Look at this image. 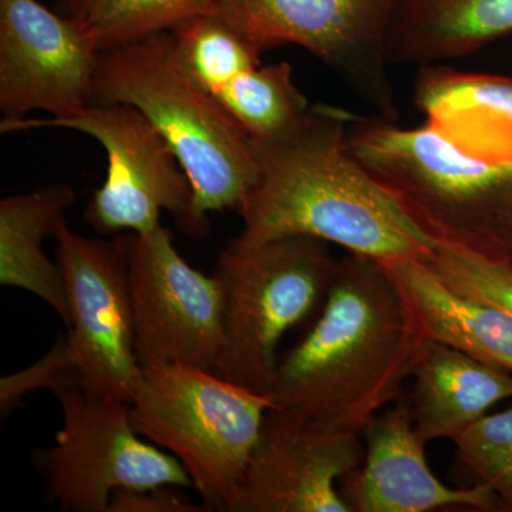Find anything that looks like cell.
<instances>
[{
	"mask_svg": "<svg viewBox=\"0 0 512 512\" xmlns=\"http://www.w3.org/2000/svg\"><path fill=\"white\" fill-rule=\"evenodd\" d=\"M409 396L421 439L457 440L494 404L512 399V375L461 350L427 339Z\"/></svg>",
	"mask_w": 512,
	"mask_h": 512,
	"instance_id": "cell-16",
	"label": "cell"
},
{
	"mask_svg": "<svg viewBox=\"0 0 512 512\" xmlns=\"http://www.w3.org/2000/svg\"><path fill=\"white\" fill-rule=\"evenodd\" d=\"M100 49L76 20L39 0H0V111L67 117L94 99Z\"/></svg>",
	"mask_w": 512,
	"mask_h": 512,
	"instance_id": "cell-12",
	"label": "cell"
},
{
	"mask_svg": "<svg viewBox=\"0 0 512 512\" xmlns=\"http://www.w3.org/2000/svg\"><path fill=\"white\" fill-rule=\"evenodd\" d=\"M457 457L512 511V406L485 416L457 440Z\"/></svg>",
	"mask_w": 512,
	"mask_h": 512,
	"instance_id": "cell-23",
	"label": "cell"
},
{
	"mask_svg": "<svg viewBox=\"0 0 512 512\" xmlns=\"http://www.w3.org/2000/svg\"><path fill=\"white\" fill-rule=\"evenodd\" d=\"M63 15L76 20L101 50L210 12L212 0H62Z\"/></svg>",
	"mask_w": 512,
	"mask_h": 512,
	"instance_id": "cell-21",
	"label": "cell"
},
{
	"mask_svg": "<svg viewBox=\"0 0 512 512\" xmlns=\"http://www.w3.org/2000/svg\"><path fill=\"white\" fill-rule=\"evenodd\" d=\"M70 322L67 342L80 387L94 397L131 403L143 367L137 359L127 262L116 238L83 237L67 221L56 232Z\"/></svg>",
	"mask_w": 512,
	"mask_h": 512,
	"instance_id": "cell-11",
	"label": "cell"
},
{
	"mask_svg": "<svg viewBox=\"0 0 512 512\" xmlns=\"http://www.w3.org/2000/svg\"><path fill=\"white\" fill-rule=\"evenodd\" d=\"M360 439L274 407L225 511L350 512L338 485L362 464Z\"/></svg>",
	"mask_w": 512,
	"mask_h": 512,
	"instance_id": "cell-13",
	"label": "cell"
},
{
	"mask_svg": "<svg viewBox=\"0 0 512 512\" xmlns=\"http://www.w3.org/2000/svg\"><path fill=\"white\" fill-rule=\"evenodd\" d=\"M362 464L339 484L350 512H429L443 508L504 510L488 485L451 488L426 461V441L414 427L409 397L379 413L362 431Z\"/></svg>",
	"mask_w": 512,
	"mask_h": 512,
	"instance_id": "cell-14",
	"label": "cell"
},
{
	"mask_svg": "<svg viewBox=\"0 0 512 512\" xmlns=\"http://www.w3.org/2000/svg\"><path fill=\"white\" fill-rule=\"evenodd\" d=\"M33 128H69L99 141L109 168L93 192L84 221L104 237L124 232L147 234L161 225V212L175 218L185 235L191 231L192 185L170 144L150 119L127 103L94 101L67 117L3 119V134Z\"/></svg>",
	"mask_w": 512,
	"mask_h": 512,
	"instance_id": "cell-7",
	"label": "cell"
},
{
	"mask_svg": "<svg viewBox=\"0 0 512 512\" xmlns=\"http://www.w3.org/2000/svg\"><path fill=\"white\" fill-rule=\"evenodd\" d=\"M70 185L49 184L0 201V285L22 289L47 303L69 328V298L59 265L47 258L45 241L55 238L76 202Z\"/></svg>",
	"mask_w": 512,
	"mask_h": 512,
	"instance_id": "cell-17",
	"label": "cell"
},
{
	"mask_svg": "<svg viewBox=\"0 0 512 512\" xmlns=\"http://www.w3.org/2000/svg\"><path fill=\"white\" fill-rule=\"evenodd\" d=\"M80 382L82 379L70 352L67 336L59 338L53 348L32 366L0 379V409L3 414L12 412L26 394L39 389H50L56 394L80 386Z\"/></svg>",
	"mask_w": 512,
	"mask_h": 512,
	"instance_id": "cell-25",
	"label": "cell"
},
{
	"mask_svg": "<svg viewBox=\"0 0 512 512\" xmlns=\"http://www.w3.org/2000/svg\"><path fill=\"white\" fill-rule=\"evenodd\" d=\"M414 103L427 126L457 150L483 163L512 165V76L424 64Z\"/></svg>",
	"mask_w": 512,
	"mask_h": 512,
	"instance_id": "cell-15",
	"label": "cell"
},
{
	"mask_svg": "<svg viewBox=\"0 0 512 512\" xmlns=\"http://www.w3.org/2000/svg\"><path fill=\"white\" fill-rule=\"evenodd\" d=\"M356 117L315 104L285 133L251 138L259 177L239 205V235L255 241L305 235L382 264L433 252L437 242L350 151Z\"/></svg>",
	"mask_w": 512,
	"mask_h": 512,
	"instance_id": "cell-2",
	"label": "cell"
},
{
	"mask_svg": "<svg viewBox=\"0 0 512 512\" xmlns=\"http://www.w3.org/2000/svg\"><path fill=\"white\" fill-rule=\"evenodd\" d=\"M412 299L427 339L512 373V313L461 295L423 259L384 264Z\"/></svg>",
	"mask_w": 512,
	"mask_h": 512,
	"instance_id": "cell-19",
	"label": "cell"
},
{
	"mask_svg": "<svg viewBox=\"0 0 512 512\" xmlns=\"http://www.w3.org/2000/svg\"><path fill=\"white\" fill-rule=\"evenodd\" d=\"M353 156L437 244L512 262V165L478 161L433 128L356 117Z\"/></svg>",
	"mask_w": 512,
	"mask_h": 512,
	"instance_id": "cell-4",
	"label": "cell"
},
{
	"mask_svg": "<svg viewBox=\"0 0 512 512\" xmlns=\"http://www.w3.org/2000/svg\"><path fill=\"white\" fill-rule=\"evenodd\" d=\"M426 340L392 269L348 252L312 325L279 356L269 394L279 409L362 434L403 396Z\"/></svg>",
	"mask_w": 512,
	"mask_h": 512,
	"instance_id": "cell-1",
	"label": "cell"
},
{
	"mask_svg": "<svg viewBox=\"0 0 512 512\" xmlns=\"http://www.w3.org/2000/svg\"><path fill=\"white\" fill-rule=\"evenodd\" d=\"M453 291L512 313V262L437 244L423 259Z\"/></svg>",
	"mask_w": 512,
	"mask_h": 512,
	"instance_id": "cell-24",
	"label": "cell"
},
{
	"mask_svg": "<svg viewBox=\"0 0 512 512\" xmlns=\"http://www.w3.org/2000/svg\"><path fill=\"white\" fill-rule=\"evenodd\" d=\"M511 76H512V74H511Z\"/></svg>",
	"mask_w": 512,
	"mask_h": 512,
	"instance_id": "cell-27",
	"label": "cell"
},
{
	"mask_svg": "<svg viewBox=\"0 0 512 512\" xmlns=\"http://www.w3.org/2000/svg\"><path fill=\"white\" fill-rule=\"evenodd\" d=\"M204 503H192L178 491V487L144 488V490H117L111 495L107 512H210Z\"/></svg>",
	"mask_w": 512,
	"mask_h": 512,
	"instance_id": "cell-26",
	"label": "cell"
},
{
	"mask_svg": "<svg viewBox=\"0 0 512 512\" xmlns=\"http://www.w3.org/2000/svg\"><path fill=\"white\" fill-rule=\"evenodd\" d=\"M512 33V0H399L390 63L433 64L471 55Z\"/></svg>",
	"mask_w": 512,
	"mask_h": 512,
	"instance_id": "cell-18",
	"label": "cell"
},
{
	"mask_svg": "<svg viewBox=\"0 0 512 512\" xmlns=\"http://www.w3.org/2000/svg\"><path fill=\"white\" fill-rule=\"evenodd\" d=\"M94 101L131 104L163 134L191 181V237L207 234L210 212L238 211L255 187L251 138L192 79L170 30L101 50Z\"/></svg>",
	"mask_w": 512,
	"mask_h": 512,
	"instance_id": "cell-3",
	"label": "cell"
},
{
	"mask_svg": "<svg viewBox=\"0 0 512 512\" xmlns=\"http://www.w3.org/2000/svg\"><path fill=\"white\" fill-rule=\"evenodd\" d=\"M187 72L215 96L238 74L261 64V50L214 13H200L170 30Z\"/></svg>",
	"mask_w": 512,
	"mask_h": 512,
	"instance_id": "cell-22",
	"label": "cell"
},
{
	"mask_svg": "<svg viewBox=\"0 0 512 512\" xmlns=\"http://www.w3.org/2000/svg\"><path fill=\"white\" fill-rule=\"evenodd\" d=\"M116 241L127 262L136 353L141 367L217 369L222 345V296L214 275L188 264L173 232H124Z\"/></svg>",
	"mask_w": 512,
	"mask_h": 512,
	"instance_id": "cell-10",
	"label": "cell"
},
{
	"mask_svg": "<svg viewBox=\"0 0 512 512\" xmlns=\"http://www.w3.org/2000/svg\"><path fill=\"white\" fill-rule=\"evenodd\" d=\"M63 423L43 456L47 495L60 510L107 512L117 490L194 487L183 464L141 439L130 403L100 399L74 386L56 393Z\"/></svg>",
	"mask_w": 512,
	"mask_h": 512,
	"instance_id": "cell-9",
	"label": "cell"
},
{
	"mask_svg": "<svg viewBox=\"0 0 512 512\" xmlns=\"http://www.w3.org/2000/svg\"><path fill=\"white\" fill-rule=\"evenodd\" d=\"M399 0H212L211 13L264 52L293 45L315 56L377 117H399L389 33Z\"/></svg>",
	"mask_w": 512,
	"mask_h": 512,
	"instance_id": "cell-8",
	"label": "cell"
},
{
	"mask_svg": "<svg viewBox=\"0 0 512 512\" xmlns=\"http://www.w3.org/2000/svg\"><path fill=\"white\" fill-rule=\"evenodd\" d=\"M274 407L271 394L212 370L163 365L143 367L130 413L140 436L183 464L202 503L225 511Z\"/></svg>",
	"mask_w": 512,
	"mask_h": 512,
	"instance_id": "cell-6",
	"label": "cell"
},
{
	"mask_svg": "<svg viewBox=\"0 0 512 512\" xmlns=\"http://www.w3.org/2000/svg\"><path fill=\"white\" fill-rule=\"evenodd\" d=\"M339 259L305 235H238L218 258L224 345L215 373L256 392H271L278 346L286 333L318 315Z\"/></svg>",
	"mask_w": 512,
	"mask_h": 512,
	"instance_id": "cell-5",
	"label": "cell"
},
{
	"mask_svg": "<svg viewBox=\"0 0 512 512\" xmlns=\"http://www.w3.org/2000/svg\"><path fill=\"white\" fill-rule=\"evenodd\" d=\"M212 97L255 140L285 133L311 107L296 86L288 62L258 64L238 74Z\"/></svg>",
	"mask_w": 512,
	"mask_h": 512,
	"instance_id": "cell-20",
	"label": "cell"
}]
</instances>
